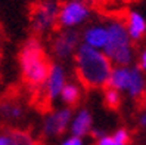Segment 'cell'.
Wrapping results in <instances>:
<instances>
[{"mask_svg":"<svg viewBox=\"0 0 146 145\" xmlns=\"http://www.w3.org/2000/svg\"><path fill=\"white\" fill-rule=\"evenodd\" d=\"M74 68L77 79L84 88L104 89L114 67L102 50L81 43L74 53Z\"/></svg>","mask_w":146,"mask_h":145,"instance_id":"obj_1","label":"cell"},{"mask_svg":"<svg viewBox=\"0 0 146 145\" xmlns=\"http://www.w3.org/2000/svg\"><path fill=\"white\" fill-rule=\"evenodd\" d=\"M49 55L40 37H30L19 50V70L22 80L31 92H40L50 70Z\"/></svg>","mask_w":146,"mask_h":145,"instance_id":"obj_2","label":"cell"},{"mask_svg":"<svg viewBox=\"0 0 146 145\" xmlns=\"http://www.w3.org/2000/svg\"><path fill=\"white\" fill-rule=\"evenodd\" d=\"M108 41L104 47V52L112 65L128 67L133 61L131 39L128 37L125 25L121 21H111L108 25Z\"/></svg>","mask_w":146,"mask_h":145,"instance_id":"obj_3","label":"cell"},{"mask_svg":"<svg viewBox=\"0 0 146 145\" xmlns=\"http://www.w3.org/2000/svg\"><path fill=\"white\" fill-rule=\"evenodd\" d=\"M61 3L58 0H37L31 7L30 24L36 37L47 34L58 25Z\"/></svg>","mask_w":146,"mask_h":145,"instance_id":"obj_4","label":"cell"},{"mask_svg":"<svg viewBox=\"0 0 146 145\" xmlns=\"http://www.w3.org/2000/svg\"><path fill=\"white\" fill-rule=\"evenodd\" d=\"M90 16V7L83 0H65L61 3L58 15V25L61 28L77 30Z\"/></svg>","mask_w":146,"mask_h":145,"instance_id":"obj_5","label":"cell"},{"mask_svg":"<svg viewBox=\"0 0 146 145\" xmlns=\"http://www.w3.org/2000/svg\"><path fill=\"white\" fill-rule=\"evenodd\" d=\"M81 45V37L77 30H68L62 28L56 33L52 41H50V53L55 59L59 61H66L70 58H74L77 47Z\"/></svg>","mask_w":146,"mask_h":145,"instance_id":"obj_6","label":"cell"},{"mask_svg":"<svg viewBox=\"0 0 146 145\" xmlns=\"http://www.w3.org/2000/svg\"><path fill=\"white\" fill-rule=\"evenodd\" d=\"M72 110L64 107V108H58L53 110L44 116L41 122V133L46 138H58L62 136L68 127H70L71 118H72Z\"/></svg>","mask_w":146,"mask_h":145,"instance_id":"obj_7","label":"cell"},{"mask_svg":"<svg viewBox=\"0 0 146 145\" xmlns=\"http://www.w3.org/2000/svg\"><path fill=\"white\" fill-rule=\"evenodd\" d=\"M66 70L61 62H53L50 65L49 74L46 77V82L43 84L40 92L43 93V98L46 102H55L59 99V95L66 83Z\"/></svg>","mask_w":146,"mask_h":145,"instance_id":"obj_8","label":"cell"},{"mask_svg":"<svg viewBox=\"0 0 146 145\" xmlns=\"http://www.w3.org/2000/svg\"><path fill=\"white\" fill-rule=\"evenodd\" d=\"M25 105L16 98H3L0 101V120L6 124H16L25 118Z\"/></svg>","mask_w":146,"mask_h":145,"instance_id":"obj_9","label":"cell"},{"mask_svg":"<svg viewBox=\"0 0 146 145\" xmlns=\"http://www.w3.org/2000/svg\"><path fill=\"white\" fill-rule=\"evenodd\" d=\"M92 129H93V117L87 108H80L75 114H72L70 127H68V130L72 136L84 139L87 135H90Z\"/></svg>","mask_w":146,"mask_h":145,"instance_id":"obj_10","label":"cell"},{"mask_svg":"<svg viewBox=\"0 0 146 145\" xmlns=\"http://www.w3.org/2000/svg\"><path fill=\"white\" fill-rule=\"evenodd\" d=\"M80 37L83 45H87L98 50H104L108 41V28L106 25H90L80 34Z\"/></svg>","mask_w":146,"mask_h":145,"instance_id":"obj_11","label":"cell"},{"mask_svg":"<svg viewBox=\"0 0 146 145\" xmlns=\"http://www.w3.org/2000/svg\"><path fill=\"white\" fill-rule=\"evenodd\" d=\"M130 76H131V67H114L106 86L118 92H125L128 88V83H130Z\"/></svg>","mask_w":146,"mask_h":145,"instance_id":"obj_12","label":"cell"},{"mask_svg":"<svg viewBox=\"0 0 146 145\" xmlns=\"http://www.w3.org/2000/svg\"><path fill=\"white\" fill-rule=\"evenodd\" d=\"M125 28L128 33V37L131 40H140L143 37V34L146 33V19L139 12L131 11L128 12Z\"/></svg>","mask_w":146,"mask_h":145,"instance_id":"obj_13","label":"cell"},{"mask_svg":"<svg viewBox=\"0 0 146 145\" xmlns=\"http://www.w3.org/2000/svg\"><path fill=\"white\" fill-rule=\"evenodd\" d=\"M6 145H38L31 132L11 127L6 129Z\"/></svg>","mask_w":146,"mask_h":145,"instance_id":"obj_14","label":"cell"},{"mask_svg":"<svg viewBox=\"0 0 146 145\" xmlns=\"http://www.w3.org/2000/svg\"><path fill=\"white\" fill-rule=\"evenodd\" d=\"M59 99H61V102L64 105H66L68 108L75 107L80 102V99H81V88H80V84L72 83V82H66L62 92H61V95H59Z\"/></svg>","mask_w":146,"mask_h":145,"instance_id":"obj_15","label":"cell"},{"mask_svg":"<svg viewBox=\"0 0 146 145\" xmlns=\"http://www.w3.org/2000/svg\"><path fill=\"white\" fill-rule=\"evenodd\" d=\"M145 77L140 71L139 67H131V76H130V83H128L127 88V93L131 98H139L143 95L145 92Z\"/></svg>","mask_w":146,"mask_h":145,"instance_id":"obj_16","label":"cell"},{"mask_svg":"<svg viewBox=\"0 0 146 145\" xmlns=\"http://www.w3.org/2000/svg\"><path fill=\"white\" fill-rule=\"evenodd\" d=\"M104 101L108 108L111 110H117L119 107V104H121V93H119L118 90L112 89L106 86L105 88V92H104Z\"/></svg>","mask_w":146,"mask_h":145,"instance_id":"obj_17","label":"cell"},{"mask_svg":"<svg viewBox=\"0 0 146 145\" xmlns=\"http://www.w3.org/2000/svg\"><path fill=\"white\" fill-rule=\"evenodd\" d=\"M96 145H124L121 144L114 135H104V136H100L99 139H96Z\"/></svg>","mask_w":146,"mask_h":145,"instance_id":"obj_18","label":"cell"},{"mask_svg":"<svg viewBox=\"0 0 146 145\" xmlns=\"http://www.w3.org/2000/svg\"><path fill=\"white\" fill-rule=\"evenodd\" d=\"M61 145H86V144H84V139L83 138H77V136L70 135L68 138H65L61 142Z\"/></svg>","mask_w":146,"mask_h":145,"instance_id":"obj_19","label":"cell"},{"mask_svg":"<svg viewBox=\"0 0 146 145\" xmlns=\"http://www.w3.org/2000/svg\"><path fill=\"white\" fill-rule=\"evenodd\" d=\"M139 68H140V70H145V71H146V50L140 55V64H139Z\"/></svg>","mask_w":146,"mask_h":145,"instance_id":"obj_20","label":"cell"},{"mask_svg":"<svg viewBox=\"0 0 146 145\" xmlns=\"http://www.w3.org/2000/svg\"><path fill=\"white\" fill-rule=\"evenodd\" d=\"M139 123H140L142 127H146V114H143V116L139 118Z\"/></svg>","mask_w":146,"mask_h":145,"instance_id":"obj_21","label":"cell"}]
</instances>
